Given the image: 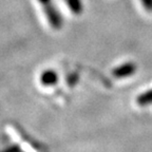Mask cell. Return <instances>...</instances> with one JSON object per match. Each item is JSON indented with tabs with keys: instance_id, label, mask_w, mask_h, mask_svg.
Returning <instances> with one entry per match:
<instances>
[{
	"instance_id": "6",
	"label": "cell",
	"mask_w": 152,
	"mask_h": 152,
	"mask_svg": "<svg viewBox=\"0 0 152 152\" xmlns=\"http://www.w3.org/2000/svg\"><path fill=\"white\" fill-rule=\"evenodd\" d=\"M140 1L148 12H152V0H140Z\"/></svg>"
},
{
	"instance_id": "4",
	"label": "cell",
	"mask_w": 152,
	"mask_h": 152,
	"mask_svg": "<svg viewBox=\"0 0 152 152\" xmlns=\"http://www.w3.org/2000/svg\"><path fill=\"white\" fill-rule=\"evenodd\" d=\"M136 102L140 106H148L152 104V90H148L137 96Z\"/></svg>"
},
{
	"instance_id": "5",
	"label": "cell",
	"mask_w": 152,
	"mask_h": 152,
	"mask_svg": "<svg viewBox=\"0 0 152 152\" xmlns=\"http://www.w3.org/2000/svg\"><path fill=\"white\" fill-rule=\"evenodd\" d=\"M66 4L69 5L70 10L74 14L78 15L83 12V3L81 0H66Z\"/></svg>"
},
{
	"instance_id": "3",
	"label": "cell",
	"mask_w": 152,
	"mask_h": 152,
	"mask_svg": "<svg viewBox=\"0 0 152 152\" xmlns=\"http://www.w3.org/2000/svg\"><path fill=\"white\" fill-rule=\"evenodd\" d=\"M40 81L43 86H47V87L54 86L58 81V76H57L56 72L53 71V70H47L41 74Z\"/></svg>"
},
{
	"instance_id": "2",
	"label": "cell",
	"mask_w": 152,
	"mask_h": 152,
	"mask_svg": "<svg viewBox=\"0 0 152 152\" xmlns=\"http://www.w3.org/2000/svg\"><path fill=\"white\" fill-rule=\"evenodd\" d=\"M135 72H136L135 64H133V62H125V64L116 66L112 71V74L116 78H126V77L133 75Z\"/></svg>"
},
{
	"instance_id": "7",
	"label": "cell",
	"mask_w": 152,
	"mask_h": 152,
	"mask_svg": "<svg viewBox=\"0 0 152 152\" xmlns=\"http://www.w3.org/2000/svg\"><path fill=\"white\" fill-rule=\"evenodd\" d=\"M39 2L41 3L42 5H45V4H48V3H50V2H52V0H38Z\"/></svg>"
},
{
	"instance_id": "1",
	"label": "cell",
	"mask_w": 152,
	"mask_h": 152,
	"mask_svg": "<svg viewBox=\"0 0 152 152\" xmlns=\"http://www.w3.org/2000/svg\"><path fill=\"white\" fill-rule=\"evenodd\" d=\"M43 7H45V15H47L48 20H49L51 26H52L54 28H56V30L61 28V26H62L61 17H60L59 13L56 11V9L53 7L52 2L48 3V4H45Z\"/></svg>"
}]
</instances>
